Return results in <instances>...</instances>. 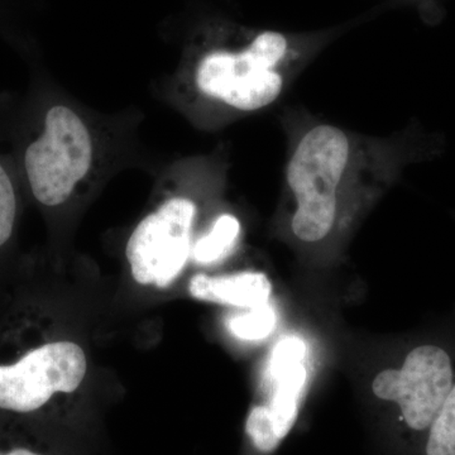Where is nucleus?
Wrapping results in <instances>:
<instances>
[{
    "mask_svg": "<svg viewBox=\"0 0 455 455\" xmlns=\"http://www.w3.org/2000/svg\"><path fill=\"white\" fill-rule=\"evenodd\" d=\"M23 190L8 156L0 155V266L16 244Z\"/></svg>",
    "mask_w": 455,
    "mask_h": 455,
    "instance_id": "obj_7",
    "label": "nucleus"
},
{
    "mask_svg": "<svg viewBox=\"0 0 455 455\" xmlns=\"http://www.w3.org/2000/svg\"><path fill=\"white\" fill-rule=\"evenodd\" d=\"M196 217L193 200L172 196L137 224L125 248L137 283L166 289L180 276L193 251Z\"/></svg>",
    "mask_w": 455,
    "mask_h": 455,
    "instance_id": "obj_4",
    "label": "nucleus"
},
{
    "mask_svg": "<svg viewBox=\"0 0 455 455\" xmlns=\"http://www.w3.org/2000/svg\"><path fill=\"white\" fill-rule=\"evenodd\" d=\"M349 157L346 134L331 125L311 130L296 148L287 181L298 200L292 230L304 242H317L333 227L338 185Z\"/></svg>",
    "mask_w": 455,
    "mask_h": 455,
    "instance_id": "obj_1",
    "label": "nucleus"
},
{
    "mask_svg": "<svg viewBox=\"0 0 455 455\" xmlns=\"http://www.w3.org/2000/svg\"><path fill=\"white\" fill-rule=\"evenodd\" d=\"M271 291V281L262 272H241L221 277L199 274L188 283V292L197 300L243 309L267 304Z\"/></svg>",
    "mask_w": 455,
    "mask_h": 455,
    "instance_id": "obj_6",
    "label": "nucleus"
},
{
    "mask_svg": "<svg viewBox=\"0 0 455 455\" xmlns=\"http://www.w3.org/2000/svg\"><path fill=\"white\" fill-rule=\"evenodd\" d=\"M287 50L286 38L265 32L241 52L218 51L204 57L196 68L197 89L206 97L239 110H257L274 103L283 79L274 70Z\"/></svg>",
    "mask_w": 455,
    "mask_h": 455,
    "instance_id": "obj_2",
    "label": "nucleus"
},
{
    "mask_svg": "<svg viewBox=\"0 0 455 455\" xmlns=\"http://www.w3.org/2000/svg\"><path fill=\"white\" fill-rule=\"evenodd\" d=\"M241 223L235 215L223 214L214 221L211 232L193 244L191 257L197 265H214L226 259L236 243Z\"/></svg>",
    "mask_w": 455,
    "mask_h": 455,
    "instance_id": "obj_8",
    "label": "nucleus"
},
{
    "mask_svg": "<svg viewBox=\"0 0 455 455\" xmlns=\"http://www.w3.org/2000/svg\"><path fill=\"white\" fill-rule=\"evenodd\" d=\"M0 455H42L37 451H32V449L26 447H14L7 449V451H2L0 448Z\"/></svg>",
    "mask_w": 455,
    "mask_h": 455,
    "instance_id": "obj_12",
    "label": "nucleus"
},
{
    "mask_svg": "<svg viewBox=\"0 0 455 455\" xmlns=\"http://www.w3.org/2000/svg\"><path fill=\"white\" fill-rule=\"evenodd\" d=\"M454 383L451 350L429 341L410 349L400 368L379 373L372 388L377 397L396 403L403 427L423 445Z\"/></svg>",
    "mask_w": 455,
    "mask_h": 455,
    "instance_id": "obj_3",
    "label": "nucleus"
},
{
    "mask_svg": "<svg viewBox=\"0 0 455 455\" xmlns=\"http://www.w3.org/2000/svg\"><path fill=\"white\" fill-rule=\"evenodd\" d=\"M23 7L25 0H0V38L22 53L31 47L22 22Z\"/></svg>",
    "mask_w": 455,
    "mask_h": 455,
    "instance_id": "obj_11",
    "label": "nucleus"
},
{
    "mask_svg": "<svg viewBox=\"0 0 455 455\" xmlns=\"http://www.w3.org/2000/svg\"><path fill=\"white\" fill-rule=\"evenodd\" d=\"M305 355L307 346L298 337L283 338L272 352L267 371L271 396L268 403L254 406L245 421L248 438L262 453L276 451L298 420L307 376Z\"/></svg>",
    "mask_w": 455,
    "mask_h": 455,
    "instance_id": "obj_5",
    "label": "nucleus"
},
{
    "mask_svg": "<svg viewBox=\"0 0 455 455\" xmlns=\"http://www.w3.org/2000/svg\"><path fill=\"white\" fill-rule=\"evenodd\" d=\"M421 455H455V383L425 436Z\"/></svg>",
    "mask_w": 455,
    "mask_h": 455,
    "instance_id": "obj_9",
    "label": "nucleus"
},
{
    "mask_svg": "<svg viewBox=\"0 0 455 455\" xmlns=\"http://www.w3.org/2000/svg\"><path fill=\"white\" fill-rule=\"evenodd\" d=\"M276 314L268 304L248 309L245 313L230 317L228 328L239 339L262 340L274 331Z\"/></svg>",
    "mask_w": 455,
    "mask_h": 455,
    "instance_id": "obj_10",
    "label": "nucleus"
}]
</instances>
